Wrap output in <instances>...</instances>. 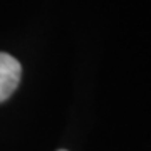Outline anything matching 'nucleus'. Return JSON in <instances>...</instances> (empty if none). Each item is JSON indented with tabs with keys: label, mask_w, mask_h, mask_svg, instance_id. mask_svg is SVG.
<instances>
[{
	"label": "nucleus",
	"mask_w": 151,
	"mask_h": 151,
	"mask_svg": "<svg viewBox=\"0 0 151 151\" xmlns=\"http://www.w3.org/2000/svg\"><path fill=\"white\" fill-rule=\"evenodd\" d=\"M22 76L20 62L10 54L0 52V103L12 96L17 89Z\"/></svg>",
	"instance_id": "f257e3e1"
},
{
	"label": "nucleus",
	"mask_w": 151,
	"mask_h": 151,
	"mask_svg": "<svg viewBox=\"0 0 151 151\" xmlns=\"http://www.w3.org/2000/svg\"><path fill=\"white\" fill-rule=\"evenodd\" d=\"M60 151H65V150H60Z\"/></svg>",
	"instance_id": "f03ea898"
}]
</instances>
